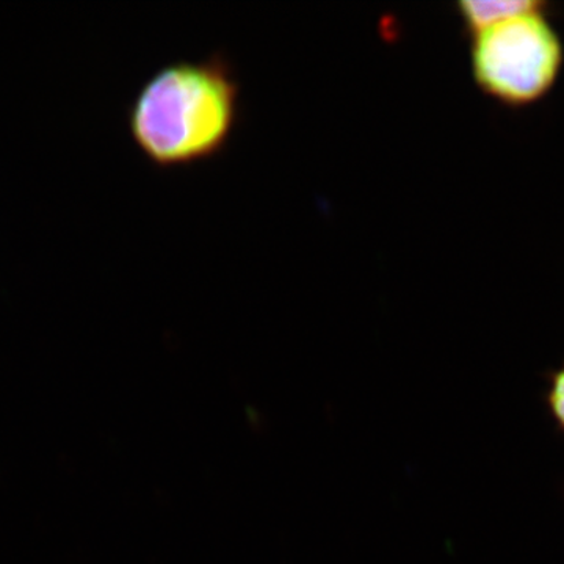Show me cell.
<instances>
[{
  "label": "cell",
  "instance_id": "cell-1",
  "mask_svg": "<svg viewBox=\"0 0 564 564\" xmlns=\"http://www.w3.org/2000/svg\"><path fill=\"white\" fill-rule=\"evenodd\" d=\"M240 84L220 55L162 66L141 85L128 124L141 154L180 169L220 154L237 128Z\"/></svg>",
  "mask_w": 564,
  "mask_h": 564
},
{
  "label": "cell",
  "instance_id": "cell-2",
  "mask_svg": "<svg viewBox=\"0 0 564 564\" xmlns=\"http://www.w3.org/2000/svg\"><path fill=\"white\" fill-rule=\"evenodd\" d=\"M547 11H527L470 36L473 77L489 98L522 107L554 88L564 65V44Z\"/></svg>",
  "mask_w": 564,
  "mask_h": 564
},
{
  "label": "cell",
  "instance_id": "cell-3",
  "mask_svg": "<svg viewBox=\"0 0 564 564\" xmlns=\"http://www.w3.org/2000/svg\"><path fill=\"white\" fill-rule=\"evenodd\" d=\"M545 7H549V3L544 0H462L456 3L464 31L469 36L491 28L497 22Z\"/></svg>",
  "mask_w": 564,
  "mask_h": 564
},
{
  "label": "cell",
  "instance_id": "cell-4",
  "mask_svg": "<svg viewBox=\"0 0 564 564\" xmlns=\"http://www.w3.org/2000/svg\"><path fill=\"white\" fill-rule=\"evenodd\" d=\"M547 389L544 393L545 406L556 429L564 434V362L545 375Z\"/></svg>",
  "mask_w": 564,
  "mask_h": 564
}]
</instances>
